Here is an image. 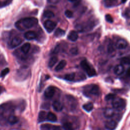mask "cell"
<instances>
[{"instance_id":"obj_1","label":"cell","mask_w":130,"mask_h":130,"mask_svg":"<svg viewBox=\"0 0 130 130\" xmlns=\"http://www.w3.org/2000/svg\"><path fill=\"white\" fill-rule=\"evenodd\" d=\"M38 20L37 18L33 17H25L22 18L16 22L15 27L21 31H24L26 29H29L38 24Z\"/></svg>"},{"instance_id":"obj_2","label":"cell","mask_w":130,"mask_h":130,"mask_svg":"<svg viewBox=\"0 0 130 130\" xmlns=\"http://www.w3.org/2000/svg\"><path fill=\"white\" fill-rule=\"evenodd\" d=\"M112 105L114 109L118 111H120L125 108L126 103L124 99L119 97H115L112 101Z\"/></svg>"},{"instance_id":"obj_3","label":"cell","mask_w":130,"mask_h":130,"mask_svg":"<svg viewBox=\"0 0 130 130\" xmlns=\"http://www.w3.org/2000/svg\"><path fill=\"white\" fill-rule=\"evenodd\" d=\"M80 65L82 68L86 72L89 77H93L96 75L95 70L90 67L88 62L86 60H82L80 63Z\"/></svg>"},{"instance_id":"obj_4","label":"cell","mask_w":130,"mask_h":130,"mask_svg":"<svg viewBox=\"0 0 130 130\" xmlns=\"http://www.w3.org/2000/svg\"><path fill=\"white\" fill-rule=\"evenodd\" d=\"M85 92L93 95H98L100 93V88L96 84H90L85 86Z\"/></svg>"},{"instance_id":"obj_5","label":"cell","mask_w":130,"mask_h":130,"mask_svg":"<svg viewBox=\"0 0 130 130\" xmlns=\"http://www.w3.org/2000/svg\"><path fill=\"white\" fill-rule=\"evenodd\" d=\"M56 26V23L50 20H47L45 21L44 23V26L46 31L50 33L55 28Z\"/></svg>"},{"instance_id":"obj_6","label":"cell","mask_w":130,"mask_h":130,"mask_svg":"<svg viewBox=\"0 0 130 130\" xmlns=\"http://www.w3.org/2000/svg\"><path fill=\"white\" fill-rule=\"evenodd\" d=\"M23 40L20 37H15L12 39L9 43V46L11 48H14L19 46L22 42Z\"/></svg>"},{"instance_id":"obj_7","label":"cell","mask_w":130,"mask_h":130,"mask_svg":"<svg viewBox=\"0 0 130 130\" xmlns=\"http://www.w3.org/2000/svg\"><path fill=\"white\" fill-rule=\"evenodd\" d=\"M55 92V87L52 86H50L45 89L44 91V96L47 99H51L54 95Z\"/></svg>"},{"instance_id":"obj_8","label":"cell","mask_w":130,"mask_h":130,"mask_svg":"<svg viewBox=\"0 0 130 130\" xmlns=\"http://www.w3.org/2000/svg\"><path fill=\"white\" fill-rule=\"evenodd\" d=\"M41 130H61L60 127L57 125H52L50 124H43L40 126Z\"/></svg>"},{"instance_id":"obj_9","label":"cell","mask_w":130,"mask_h":130,"mask_svg":"<svg viewBox=\"0 0 130 130\" xmlns=\"http://www.w3.org/2000/svg\"><path fill=\"white\" fill-rule=\"evenodd\" d=\"M116 122L114 120H108L105 123V126L108 130H114L116 127Z\"/></svg>"},{"instance_id":"obj_10","label":"cell","mask_w":130,"mask_h":130,"mask_svg":"<svg viewBox=\"0 0 130 130\" xmlns=\"http://www.w3.org/2000/svg\"><path fill=\"white\" fill-rule=\"evenodd\" d=\"M127 42L125 40L120 39L117 41L116 43V47L118 49H123L127 47Z\"/></svg>"},{"instance_id":"obj_11","label":"cell","mask_w":130,"mask_h":130,"mask_svg":"<svg viewBox=\"0 0 130 130\" xmlns=\"http://www.w3.org/2000/svg\"><path fill=\"white\" fill-rule=\"evenodd\" d=\"M103 4L106 8H111L116 6L118 4L117 0H103Z\"/></svg>"},{"instance_id":"obj_12","label":"cell","mask_w":130,"mask_h":130,"mask_svg":"<svg viewBox=\"0 0 130 130\" xmlns=\"http://www.w3.org/2000/svg\"><path fill=\"white\" fill-rule=\"evenodd\" d=\"M25 39L27 40H32L35 39L37 37V33L34 31H26L24 35Z\"/></svg>"},{"instance_id":"obj_13","label":"cell","mask_w":130,"mask_h":130,"mask_svg":"<svg viewBox=\"0 0 130 130\" xmlns=\"http://www.w3.org/2000/svg\"><path fill=\"white\" fill-rule=\"evenodd\" d=\"M114 111L111 108H106L104 110V116L107 118H110L114 115Z\"/></svg>"},{"instance_id":"obj_14","label":"cell","mask_w":130,"mask_h":130,"mask_svg":"<svg viewBox=\"0 0 130 130\" xmlns=\"http://www.w3.org/2000/svg\"><path fill=\"white\" fill-rule=\"evenodd\" d=\"M52 107L54 110L57 112L61 111L63 109L62 104L58 100H55L53 102Z\"/></svg>"},{"instance_id":"obj_15","label":"cell","mask_w":130,"mask_h":130,"mask_svg":"<svg viewBox=\"0 0 130 130\" xmlns=\"http://www.w3.org/2000/svg\"><path fill=\"white\" fill-rule=\"evenodd\" d=\"M124 72V68L122 64L116 65L114 69V73L116 75H121Z\"/></svg>"},{"instance_id":"obj_16","label":"cell","mask_w":130,"mask_h":130,"mask_svg":"<svg viewBox=\"0 0 130 130\" xmlns=\"http://www.w3.org/2000/svg\"><path fill=\"white\" fill-rule=\"evenodd\" d=\"M78 38V34L76 30H72L71 31L68 35V39L73 42H75L77 40Z\"/></svg>"},{"instance_id":"obj_17","label":"cell","mask_w":130,"mask_h":130,"mask_svg":"<svg viewBox=\"0 0 130 130\" xmlns=\"http://www.w3.org/2000/svg\"><path fill=\"white\" fill-rule=\"evenodd\" d=\"M67 65V61L65 60H61L59 62L58 64L56 66L55 68V71L56 72H58L61 70H62Z\"/></svg>"},{"instance_id":"obj_18","label":"cell","mask_w":130,"mask_h":130,"mask_svg":"<svg viewBox=\"0 0 130 130\" xmlns=\"http://www.w3.org/2000/svg\"><path fill=\"white\" fill-rule=\"evenodd\" d=\"M46 119L48 121L54 122L57 121V117L55 114L51 112H49L47 114Z\"/></svg>"},{"instance_id":"obj_19","label":"cell","mask_w":130,"mask_h":130,"mask_svg":"<svg viewBox=\"0 0 130 130\" xmlns=\"http://www.w3.org/2000/svg\"><path fill=\"white\" fill-rule=\"evenodd\" d=\"M19 121V118L15 115H11L8 118V122L9 124L13 125L17 123Z\"/></svg>"},{"instance_id":"obj_20","label":"cell","mask_w":130,"mask_h":130,"mask_svg":"<svg viewBox=\"0 0 130 130\" xmlns=\"http://www.w3.org/2000/svg\"><path fill=\"white\" fill-rule=\"evenodd\" d=\"M46 113L44 111H41L39 112L38 115V122H42L46 119Z\"/></svg>"},{"instance_id":"obj_21","label":"cell","mask_w":130,"mask_h":130,"mask_svg":"<svg viewBox=\"0 0 130 130\" xmlns=\"http://www.w3.org/2000/svg\"><path fill=\"white\" fill-rule=\"evenodd\" d=\"M30 49V44L29 43L24 44L21 47V51L24 54H27Z\"/></svg>"},{"instance_id":"obj_22","label":"cell","mask_w":130,"mask_h":130,"mask_svg":"<svg viewBox=\"0 0 130 130\" xmlns=\"http://www.w3.org/2000/svg\"><path fill=\"white\" fill-rule=\"evenodd\" d=\"M62 127L64 130H74L72 123L68 121L63 122Z\"/></svg>"},{"instance_id":"obj_23","label":"cell","mask_w":130,"mask_h":130,"mask_svg":"<svg viewBox=\"0 0 130 130\" xmlns=\"http://www.w3.org/2000/svg\"><path fill=\"white\" fill-rule=\"evenodd\" d=\"M64 34H65V31L60 28H57L55 30L54 33V36L57 38L62 37L64 35Z\"/></svg>"},{"instance_id":"obj_24","label":"cell","mask_w":130,"mask_h":130,"mask_svg":"<svg viewBox=\"0 0 130 130\" xmlns=\"http://www.w3.org/2000/svg\"><path fill=\"white\" fill-rule=\"evenodd\" d=\"M83 108L84 110H85L87 112H90L91 111L93 108V104L91 103H88L84 104L83 105Z\"/></svg>"},{"instance_id":"obj_25","label":"cell","mask_w":130,"mask_h":130,"mask_svg":"<svg viewBox=\"0 0 130 130\" xmlns=\"http://www.w3.org/2000/svg\"><path fill=\"white\" fill-rule=\"evenodd\" d=\"M58 60V58L56 56H52V57L50 58L49 59V61L48 62V67L50 68L53 67L55 64L57 62Z\"/></svg>"},{"instance_id":"obj_26","label":"cell","mask_w":130,"mask_h":130,"mask_svg":"<svg viewBox=\"0 0 130 130\" xmlns=\"http://www.w3.org/2000/svg\"><path fill=\"white\" fill-rule=\"evenodd\" d=\"M75 73H69V74H67L65 75L64 78L66 80L71 81L74 80V79H75Z\"/></svg>"},{"instance_id":"obj_27","label":"cell","mask_w":130,"mask_h":130,"mask_svg":"<svg viewBox=\"0 0 130 130\" xmlns=\"http://www.w3.org/2000/svg\"><path fill=\"white\" fill-rule=\"evenodd\" d=\"M43 15L46 18H53L54 16V13L51 11L46 10L44 12Z\"/></svg>"},{"instance_id":"obj_28","label":"cell","mask_w":130,"mask_h":130,"mask_svg":"<svg viewBox=\"0 0 130 130\" xmlns=\"http://www.w3.org/2000/svg\"><path fill=\"white\" fill-rule=\"evenodd\" d=\"M114 47L112 42L110 41L107 46V51L109 53H112L114 51Z\"/></svg>"},{"instance_id":"obj_29","label":"cell","mask_w":130,"mask_h":130,"mask_svg":"<svg viewBox=\"0 0 130 130\" xmlns=\"http://www.w3.org/2000/svg\"><path fill=\"white\" fill-rule=\"evenodd\" d=\"M121 63L124 64H130V58L127 56L123 57L120 59Z\"/></svg>"},{"instance_id":"obj_30","label":"cell","mask_w":130,"mask_h":130,"mask_svg":"<svg viewBox=\"0 0 130 130\" xmlns=\"http://www.w3.org/2000/svg\"><path fill=\"white\" fill-rule=\"evenodd\" d=\"M9 72H10V69H9V68H6L3 69V70L2 71L1 73V74H0V76H1V77H5L7 74H8V73H9Z\"/></svg>"},{"instance_id":"obj_31","label":"cell","mask_w":130,"mask_h":130,"mask_svg":"<svg viewBox=\"0 0 130 130\" xmlns=\"http://www.w3.org/2000/svg\"><path fill=\"white\" fill-rule=\"evenodd\" d=\"M116 97V95L113 93H109L107 94L106 97H105V100L106 101H110V100H113Z\"/></svg>"},{"instance_id":"obj_32","label":"cell","mask_w":130,"mask_h":130,"mask_svg":"<svg viewBox=\"0 0 130 130\" xmlns=\"http://www.w3.org/2000/svg\"><path fill=\"white\" fill-rule=\"evenodd\" d=\"M64 15H66V16L67 17H68L69 18H71L73 16V13L72 12V11H71L69 10H67L64 12Z\"/></svg>"},{"instance_id":"obj_33","label":"cell","mask_w":130,"mask_h":130,"mask_svg":"<svg viewBox=\"0 0 130 130\" xmlns=\"http://www.w3.org/2000/svg\"><path fill=\"white\" fill-rule=\"evenodd\" d=\"M11 2V0H6L5 1H0V8L2 7H5L9 5Z\"/></svg>"},{"instance_id":"obj_34","label":"cell","mask_w":130,"mask_h":130,"mask_svg":"<svg viewBox=\"0 0 130 130\" xmlns=\"http://www.w3.org/2000/svg\"><path fill=\"white\" fill-rule=\"evenodd\" d=\"M123 15L126 18L130 19V8H126L124 10Z\"/></svg>"},{"instance_id":"obj_35","label":"cell","mask_w":130,"mask_h":130,"mask_svg":"<svg viewBox=\"0 0 130 130\" xmlns=\"http://www.w3.org/2000/svg\"><path fill=\"white\" fill-rule=\"evenodd\" d=\"M105 19L106 21L109 23H113V18L110 14H107L105 16Z\"/></svg>"},{"instance_id":"obj_36","label":"cell","mask_w":130,"mask_h":130,"mask_svg":"<svg viewBox=\"0 0 130 130\" xmlns=\"http://www.w3.org/2000/svg\"><path fill=\"white\" fill-rule=\"evenodd\" d=\"M70 53H71L72 54H74V55H76V54H78V48H76V47H73V48H72L71 49H70Z\"/></svg>"},{"instance_id":"obj_37","label":"cell","mask_w":130,"mask_h":130,"mask_svg":"<svg viewBox=\"0 0 130 130\" xmlns=\"http://www.w3.org/2000/svg\"><path fill=\"white\" fill-rule=\"evenodd\" d=\"M60 45L59 44L57 45L55 47V48H54V49L53 50V53H58L59 52V51H60Z\"/></svg>"},{"instance_id":"obj_38","label":"cell","mask_w":130,"mask_h":130,"mask_svg":"<svg viewBox=\"0 0 130 130\" xmlns=\"http://www.w3.org/2000/svg\"><path fill=\"white\" fill-rule=\"evenodd\" d=\"M126 75H127L128 76L130 77V67L127 69V71H126Z\"/></svg>"},{"instance_id":"obj_39","label":"cell","mask_w":130,"mask_h":130,"mask_svg":"<svg viewBox=\"0 0 130 130\" xmlns=\"http://www.w3.org/2000/svg\"><path fill=\"white\" fill-rule=\"evenodd\" d=\"M126 1H127V0H121V2H122V3H124Z\"/></svg>"},{"instance_id":"obj_40","label":"cell","mask_w":130,"mask_h":130,"mask_svg":"<svg viewBox=\"0 0 130 130\" xmlns=\"http://www.w3.org/2000/svg\"><path fill=\"white\" fill-rule=\"evenodd\" d=\"M68 1H70V2H74L76 1L77 0H68Z\"/></svg>"},{"instance_id":"obj_41","label":"cell","mask_w":130,"mask_h":130,"mask_svg":"<svg viewBox=\"0 0 130 130\" xmlns=\"http://www.w3.org/2000/svg\"><path fill=\"white\" fill-rule=\"evenodd\" d=\"M49 3H52V2H54V0H48Z\"/></svg>"},{"instance_id":"obj_42","label":"cell","mask_w":130,"mask_h":130,"mask_svg":"<svg viewBox=\"0 0 130 130\" xmlns=\"http://www.w3.org/2000/svg\"><path fill=\"white\" fill-rule=\"evenodd\" d=\"M95 130H102V129L101 128H98V129H96Z\"/></svg>"}]
</instances>
